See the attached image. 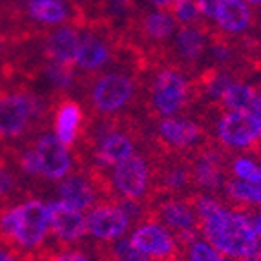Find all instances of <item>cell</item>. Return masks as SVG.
Instances as JSON below:
<instances>
[{
  "mask_svg": "<svg viewBox=\"0 0 261 261\" xmlns=\"http://www.w3.org/2000/svg\"><path fill=\"white\" fill-rule=\"evenodd\" d=\"M199 232L225 257L243 259L261 247L259 236L247 214L226 208L216 197L197 194L194 197Z\"/></svg>",
  "mask_w": 261,
  "mask_h": 261,
  "instance_id": "1",
  "label": "cell"
},
{
  "mask_svg": "<svg viewBox=\"0 0 261 261\" xmlns=\"http://www.w3.org/2000/svg\"><path fill=\"white\" fill-rule=\"evenodd\" d=\"M48 232V206L40 199H28L0 214V236L18 248L35 250Z\"/></svg>",
  "mask_w": 261,
  "mask_h": 261,
  "instance_id": "2",
  "label": "cell"
},
{
  "mask_svg": "<svg viewBox=\"0 0 261 261\" xmlns=\"http://www.w3.org/2000/svg\"><path fill=\"white\" fill-rule=\"evenodd\" d=\"M137 135L139 132L135 130L132 122L119 121L113 117H105L95 130H92V168L106 170L113 168L126 157L135 153L137 148Z\"/></svg>",
  "mask_w": 261,
  "mask_h": 261,
  "instance_id": "3",
  "label": "cell"
},
{
  "mask_svg": "<svg viewBox=\"0 0 261 261\" xmlns=\"http://www.w3.org/2000/svg\"><path fill=\"white\" fill-rule=\"evenodd\" d=\"M196 97L192 81L174 66H163L153 73L148 88V105L157 117H175Z\"/></svg>",
  "mask_w": 261,
  "mask_h": 261,
  "instance_id": "4",
  "label": "cell"
},
{
  "mask_svg": "<svg viewBox=\"0 0 261 261\" xmlns=\"http://www.w3.org/2000/svg\"><path fill=\"white\" fill-rule=\"evenodd\" d=\"M194 197H152L148 203V219L163 225L175 236L179 243L187 247L190 241L196 240L199 232V218L194 206Z\"/></svg>",
  "mask_w": 261,
  "mask_h": 261,
  "instance_id": "5",
  "label": "cell"
},
{
  "mask_svg": "<svg viewBox=\"0 0 261 261\" xmlns=\"http://www.w3.org/2000/svg\"><path fill=\"white\" fill-rule=\"evenodd\" d=\"M139 93V81L124 71H108L93 81L90 102L95 113L102 117H117Z\"/></svg>",
  "mask_w": 261,
  "mask_h": 261,
  "instance_id": "6",
  "label": "cell"
},
{
  "mask_svg": "<svg viewBox=\"0 0 261 261\" xmlns=\"http://www.w3.org/2000/svg\"><path fill=\"white\" fill-rule=\"evenodd\" d=\"M216 139L223 148H259L261 121L252 110H226L216 122Z\"/></svg>",
  "mask_w": 261,
  "mask_h": 261,
  "instance_id": "7",
  "label": "cell"
},
{
  "mask_svg": "<svg viewBox=\"0 0 261 261\" xmlns=\"http://www.w3.org/2000/svg\"><path fill=\"white\" fill-rule=\"evenodd\" d=\"M155 143L163 152L190 155L206 144V132L187 117H163L155 126Z\"/></svg>",
  "mask_w": 261,
  "mask_h": 261,
  "instance_id": "8",
  "label": "cell"
},
{
  "mask_svg": "<svg viewBox=\"0 0 261 261\" xmlns=\"http://www.w3.org/2000/svg\"><path fill=\"white\" fill-rule=\"evenodd\" d=\"M112 188L119 194L121 199L144 203L152 199L150 187H152V166L146 163L144 155L132 153L124 161L112 168Z\"/></svg>",
  "mask_w": 261,
  "mask_h": 261,
  "instance_id": "9",
  "label": "cell"
},
{
  "mask_svg": "<svg viewBox=\"0 0 261 261\" xmlns=\"http://www.w3.org/2000/svg\"><path fill=\"white\" fill-rule=\"evenodd\" d=\"M42 112V102L26 92L0 93V137L15 139Z\"/></svg>",
  "mask_w": 261,
  "mask_h": 261,
  "instance_id": "10",
  "label": "cell"
},
{
  "mask_svg": "<svg viewBox=\"0 0 261 261\" xmlns=\"http://www.w3.org/2000/svg\"><path fill=\"white\" fill-rule=\"evenodd\" d=\"M128 240L152 261H183V248H179L181 243L172 232L153 219L135 225Z\"/></svg>",
  "mask_w": 261,
  "mask_h": 261,
  "instance_id": "11",
  "label": "cell"
},
{
  "mask_svg": "<svg viewBox=\"0 0 261 261\" xmlns=\"http://www.w3.org/2000/svg\"><path fill=\"white\" fill-rule=\"evenodd\" d=\"M188 159H190L192 179H194L196 190L206 192L205 196H208V194H216V192H219V188L225 187L228 161H226L225 153L221 152L219 146L205 144L194 153H190Z\"/></svg>",
  "mask_w": 261,
  "mask_h": 261,
  "instance_id": "12",
  "label": "cell"
},
{
  "mask_svg": "<svg viewBox=\"0 0 261 261\" xmlns=\"http://www.w3.org/2000/svg\"><path fill=\"white\" fill-rule=\"evenodd\" d=\"M35 157L37 177L48 181H61L73 168V155L70 148L64 146L53 134H42L31 146Z\"/></svg>",
  "mask_w": 261,
  "mask_h": 261,
  "instance_id": "13",
  "label": "cell"
},
{
  "mask_svg": "<svg viewBox=\"0 0 261 261\" xmlns=\"http://www.w3.org/2000/svg\"><path fill=\"white\" fill-rule=\"evenodd\" d=\"M130 226V218L122 210V206L119 205V201H115V203L113 201L112 203H108V201L97 203L86 214L88 234L99 241H105V243L121 240Z\"/></svg>",
  "mask_w": 261,
  "mask_h": 261,
  "instance_id": "14",
  "label": "cell"
},
{
  "mask_svg": "<svg viewBox=\"0 0 261 261\" xmlns=\"http://www.w3.org/2000/svg\"><path fill=\"white\" fill-rule=\"evenodd\" d=\"M206 30L203 24L177 28L170 46V55L175 62L174 68H177L179 64L181 68L188 70V68H196L203 61L210 44V31Z\"/></svg>",
  "mask_w": 261,
  "mask_h": 261,
  "instance_id": "15",
  "label": "cell"
},
{
  "mask_svg": "<svg viewBox=\"0 0 261 261\" xmlns=\"http://www.w3.org/2000/svg\"><path fill=\"white\" fill-rule=\"evenodd\" d=\"M113 62V44L99 31L88 30L81 33L73 68L84 73H97Z\"/></svg>",
  "mask_w": 261,
  "mask_h": 261,
  "instance_id": "16",
  "label": "cell"
},
{
  "mask_svg": "<svg viewBox=\"0 0 261 261\" xmlns=\"http://www.w3.org/2000/svg\"><path fill=\"white\" fill-rule=\"evenodd\" d=\"M48 206V225L49 232L57 240L66 245L77 243L88 234L86 216L81 210L66 205L62 201L55 199L46 203Z\"/></svg>",
  "mask_w": 261,
  "mask_h": 261,
  "instance_id": "17",
  "label": "cell"
},
{
  "mask_svg": "<svg viewBox=\"0 0 261 261\" xmlns=\"http://www.w3.org/2000/svg\"><path fill=\"white\" fill-rule=\"evenodd\" d=\"M177 22L172 18V15L165 9H153V11H146L139 17L137 20V28L135 33L139 37L141 44L148 46H165L174 33L177 31Z\"/></svg>",
  "mask_w": 261,
  "mask_h": 261,
  "instance_id": "18",
  "label": "cell"
},
{
  "mask_svg": "<svg viewBox=\"0 0 261 261\" xmlns=\"http://www.w3.org/2000/svg\"><path fill=\"white\" fill-rule=\"evenodd\" d=\"M26 15L42 26H62L66 22H75V18H83L84 11L64 0H28Z\"/></svg>",
  "mask_w": 261,
  "mask_h": 261,
  "instance_id": "19",
  "label": "cell"
},
{
  "mask_svg": "<svg viewBox=\"0 0 261 261\" xmlns=\"http://www.w3.org/2000/svg\"><path fill=\"white\" fill-rule=\"evenodd\" d=\"M84 128V113L77 100L64 99L59 102L53 115V130L55 137L64 146L71 148L79 141V135Z\"/></svg>",
  "mask_w": 261,
  "mask_h": 261,
  "instance_id": "20",
  "label": "cell"
},
{
  "mask_svg": "<svg viewBox=\"0 0 261 261\" xmlns=\"http://www.w3.org/2000/svg\"><path fill=\"white\" fill-rule=\"evenodd\" d=\"M81 33L83 31H79V28L73 24L55 30L46 39V59L51 62L73 66L75 53H77L79 42H81Z\"/></svg>",
  "mask_w": 261,
  "mask_h": 261,
  "instance_id": "21",
  "label": "cell"
},
{
  "mask_svg": "<svg viewBox=\"0 0 261 261\" xmlns=\"http://www.w3.org/2000/svg\"><path fill=\"white\" fill-rule=\"evenodd\" d=\"M214 20L225 35H240L252 24V11L245 0H221Z\"/></svg>",
  "mask_w": 261,
  "mask_h": 261,
  "instance_id": "22",
  "label": "cell"
},
{
  "mask_svg": "<svg viewBox=\"0 0 261 261\" xmlns=\"http://www.w3.org/2000/svg\"><path fill=\"white\" fill-rule=\"evenodd\" d=\"M223 194L226 196V201L234 206L232 210L248 208V206H261V185H252L241 179H226Z\"/></svg>",
  "mask_w": 261,
  "mask_h": 261,
  "instance_id": "23",
  "label": "cell"
},
{
  "mask_svg": "<svg viewBox=\"0 0 261 261\" xmlns=\"http://www.w3.org/2000/svg\"><path fill=\"white\" fill-rule=\"evenodd\" d=\"M256 95L257 90L252 84L234 81L223 92L221 99H219V106L223 110H250Z\"/></svg>",
  "mask_w": 261,
  "mask_h": 261,
  "instance_id": "24",
  "label": "cell"
},
{
  "mask_svg": "<svg viewBox=\"0 0 261 261\" xmlns=\"http://www.w3.org/2000/svg\"><path fill=\"white\" fill-rule=\"evenodd\" d=\"M172 18L177 22V26H197L203 24L201 13L194 0H174L172 6L166 9Z\"/></svg>",
  "mask_w": 261,
  "mask_h": 261,
  "instance_id": "25",
  "label": "cell"
},
{
  "mask_svg": "<svg viewBox=\"0 0 261 261\" xmlns=\"http://www.w3.org/2000/svg\"><path fill=\"white\" fill-rule=\"evenodd\" d=\"M228 168L236 175V179L248 181V183L252 185H261V165L257 161H254L252 157H247V155L234 157L228 163Z\"/></svg>",
  "mask_w": 261,
  "mask_h": 261,
  "instance_id": "26",
  "label": "cell"
},
{
  "mask_svg": "<svg viewBox=\"0 0 261 261\" xmlns=\"http://www.w3.org/2000/svg\"><path fill=\"white\" fill-rule=\"evenodd\" d=\"M46 77H48V81L57 88V90H68V88H71L75 83L73 66L48 61V66H46Z\"/></svg>",
  "mask_w": 261,
  "mask_h": 261,
  "instance_id": "27",
  "label": "cell"
},
{
  "mask_svg": "<svg viewBox=\"0 0 261 261\" xmlns=\"http://www.w3.org/2000/svg\"><path fill=\"white\" fill-rule=\"evenodd\" d=\"M187 261H226L221 252H218L208 241L194 240L187 245Z\"/></svg>",
  "mask_w": 261,
  "mask_h": 261,
  "instance_id": "28",
  "label": "cell"
},
{
  "mask_svg": "<svg viewBox=\"0 0 261 261\" xmlns=\"http://www.w3.org/2000/svg\"><path fill=\"white\" fill-rule=\"evenodd\" d=\"M113 261H152L146 254H143L139 248H135L130 240H121L113 241L112 248H110Z\"/></svg>",
  "mask_w": 261,
  "mask_h": 261,
  "instance_id": "29",
  "label": "cell"
},
{
  "mask_svg": "<svg viewBox=\"0 0 261 261\" xmlns=\"http://www.w3.org/2000/svg\"><path fill=\"white\" fill-rule=\"evenodd\" d=\"M15 185H17L15 175L0 163V199H4V197H8L9 194H13Z\"/></svg>",
  "mask_w": 261,
  "mask_h": 261,
  "instance_id": "30",
  "label": "cell"
},
{
  "mask_svg": "<svg viewBox=\"0 0 261 261\" xmlns=\"http://www.w3.org/2000/svg\"><path fill=\"white\" fill-rule=\"evenodd\" d=\"M199 9V13L203 18H210L214 20L216 18V13H218V8L221 4V0H194Z\"/></svg>",
  "mask_w": 261,
  "mask_h": 261,
  "instance_id": "31",
  "label": "cell"
},
{
  "mask_svg": "<svg viewBox=\"0 0 261 261\" xmlns=\"http://www.w3.org/2000/svg\"><path fill=\"white\" fill-rule=\"evenodd\" d=\"M48 261H90V259L81 250H62V252L53 254Z\"/></svg>",
  "mask_w": 261,
  "mask_h": 261,
  "instance_id": "32",
  "label": "cell"
},
{
  "mask_svg": "<svg viewBox=\"0 0 261 261\" xmlns=\"http://www.w3.org/2000/svg\"><path fill=\"white\" fill-rule=\"evenodd\" d=\"M172 2H174V0H148L150 6H153L155 9H165V11L172 6Z\"/></svg>",
  "mask_w": 261,
  "mask_h": 261,
  "instance_id": "33",
  "label": "cell"
},
{
  "mask_svg": "<svg viewBox=\"0 0 261 261\" xmlns=\"http://www.w3.org/2000/svg\"><path fill=\"white\" fill-rule=\"evenodd\" d=\"M105 2L115 6V8H128L132 4V0H105Z\"/></svg>",
  "mask_w": 261,
  "mask_h": 261,
  "instance_id": "34",
  "label": "cell"
},
{
  "mask_svg": "<svg viewBox=\"0 0 261 261\" xmlns=\"http://www.w3.org/2000/svg\"><path fill=\"white\" fill-rule=\"evenodd\" d=\"M0 261H18L13 254L9 252V250H4V248H0Z\"/></svg>",
  "mask_w": 261,
  "mask_h": 261,
  "instance_id": "35",
  "label": "cell"
},
{
  "mask_svg": "<svg viewBox=\"0 0 261 261\" xmlns=\"http://www.w3.org/2000/svg\"><path fill=\"white\" fill-rule=\"evenodd\" d=\"M252 225H254V228H256V234L259 236V240H261V212L252 219Z\"/></svg>",
  "mask_w": 261,
  "mask_h": 261,
  "instance_id": "36",
  "label": "cell"
},
{
  "mask_svg": "<svg viewBox=\"0 0 261 261\" xmlns=\"http://www.w3.org/2000/svg\"><path fill=\"white\" fill-rule=\"evenodd\" d=\"M245 2L250 6H256V8H261V0H245Z\"/></svg>",
  "mask_w": 261,
  "mask_h": 261,
  "instance_id": "37",
  "label": "cell"
},
{
  "mask_svg": "<svg viewBox=\"0 0 261 261\" xmlns=\"http://www.w3.org/2000/svg\"><path fill=\"white\" fill-rule=\"evenodd\" d=\"M106 261H113V259H112V254H110V256H108V259H106Z\"/></svg>",
  "mask_w": 261,
  "mask_h": 261,
  "instance_id": "38",
  "label": "cell"
},
{
  "mask_svg": "<svg viewBox=\"0 0 261 261\" xmlns=\"http://www.w3.org/2000/svg\"><path fill=\"white\" fill-rule=\"evenodd\" d=\"M257 150H259V155H261V144H259V148H257Z\"/></svg>",
  "mask_w": 261,
  "mask_h": 261,
  "instance_id": "39",
  "label": "cell"
}]
</instances>
